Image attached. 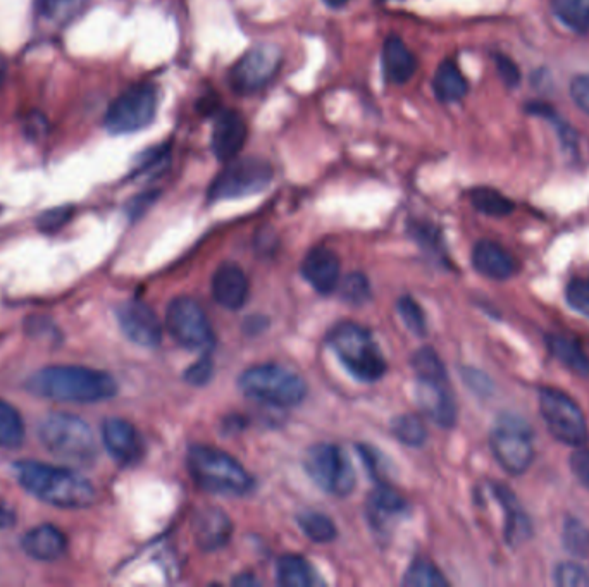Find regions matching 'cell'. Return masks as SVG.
<instances>
[{"mask_svg": "<svg viewBox=\"0 0 589 587\" xmlns=\"http://www.w3.org/2000/svg\"><path fill=\"white\" fill-rule=\"evenodd\" d=\"M212 297L224 309H242L247 303L250 285L242 267L224 262L212 276Z\"/></svg>", "mask_w": 589, "mask_h": 587, "instance_id": "18", "label": "cell"}, {"mask_svg": "<svg viewBox=\"0 0 589 587\" xmlns=\"http://www.w3.org/2000/svg\"><path fill=\"white\" fill-rule=\"evenodd\" d=\"M562 544L574 558L589 557V527L583 520L569 517L562 527Z\"/></svg>", "mask_w": 589, "mask_h": 587, "instance_id": "35", "label": "cell"}, {"mask_svg": "<svg viewBox=\"0 0 589 587\" xmlns=\"http://www.w3.org/2000/svg\"><path fill=\"white\" fill-rule=\"evenodd\" d=\"M238 388L248 398L278 408L297 407L307 396L304 377L278 364L254 365L243 371Z\"/></svg>", "mask_w": 589, "mask_h": 587, "instance_id": "5", "label": "cell"}, {"mask_svg": "<svg viewBox=\"0 0 589 587\" xmlns=\"http://www.w3.org/2000/svg\"><path fill=\"white\" fill-rule=\"evenodd\" d=\"M166 324L174 341L188 350H209L214 343L209 317L193 298H174L169 303Z\"/></svg>", "mask_w": 589, "mask_h": 587, "instance_id": "12", "label": "cell"}, {"mask_svg": "<svg viewBox=\"0 0 589 587\" xmlns=\"http://www.w3.org/2000/svg\"><path fill=\"white\" fill-rule=\"evenodd\" d=\"M328 343L355 379L376 383L385 376L388 364L366 328L354 322H341L329 333Z\"/></svg>", "mask_w": 589, "mask_h": 587, "instance_id": "4", "label": "cell"}, {"mask_svg": "<svg viewBox=\"0 0 589 587\" xmlns=\"http://www.w3.org/2000/svg\"><path fill=\"white\" fill-rule=\"evenodd\" d=\"M116 316L128 340L145 348H155L161 343V322L149 305L137 300L123 303Z\"/></svg>", "mask_w": 589, "mask_h": 587, "instance_id": "15", "label": "cell"}, {"mask_svg": "<svg viewBox=\"0 0 589 587\" xmlns=\"http://www.w3.org/2000/svg\"><path fill=\"white\" fill-rule=\"evenodd\" d=\"M565 302L579 316L589 319V279H571L565 286Z\"/></svg>", "mask_w": 589, "mask_h": 587, "instance_id": "40", "label": "cell"}, {"mask_svg": "<svg viewBox=\"0 0 589 587\" xmlns=\"http://www.w3.org/2000/svg\"><path fill=\"white\" fill-rule=\"evenodd\" d=\"M398 314L402 317V321L405 322V326L412 333L416 334V336H424L426 331H428L424 312L419 307V303L414 298L409 297V295L398 300Z\"/></svg>", "mask_w": 589, "mask_h": 587, "instance_id": "38", "label": "cell"}, {"mask_svg": "<svg viewBox=\"0 0 589 587\" xmlns=\"http://www.w3.org/2000/svg\"><path fill=\"white\" fill-rule=\"evenodd\" d=\"M7 78V62L4 57H0V88L4 87Z\"/></svg>", "mask_w": 589, "mask_h": 587, "instance_id": "50", "label": "cell"}, {"mask_svg": "<svg viewBox=\"0 0 589 587\" xmlns=\"http://www.w3.org/2000/svg\"><path fill=\"white\" fill-rule=\"evenodd\" d=\"M472 266L484 278L507 281L512 278L519 266L505 248L491 240H481L472 250Z\"/></svg>", "mask_w": 589, "mask_h": 587, "instance_id": "21", "label": "cell"}, {"mask_svg": "<svg viewBox=\"0 0 589 587\" xmlns=\"http://www.w3.org/2000/svg\"><path fill=\"white\" fill-rule=\"evenodd\" d=\"M538 403L546 429L558 443L572 448L588 443V422L583 410L565 391L552 386H541L538 390Z\"/></svg>", "mask_w": 589, "mask_h": 587, "instance_id": "7", "label": "cell"}, {"mask_svg": "<svg viewBox=\"0 0 589 587\" xmlns=\"http://www.w3.org/2000/svg\"><path fill=\"white\" fill-rule=\"evenodd\" d=\"M274 171L269 162L259 157H243L228 161L209 188V200H233L266 190L273 181Z\"/></svg>", "mask_w": 589, "mask_h": 587, "instance_id": "9", "label": "cell"}, {"mask_svg": "<svg viewBox=\"0 0 589 587\" xmlns=\"http://www.w3.org/2000/svg\"><path fill=\"white\" fill-rule=\"evenodd\" d=\"M186 465L195 484L207 493L240 496L254 486L252 477L236 458L212 446H192L186 455Z\"/></svg>", "mask_w": 589, "mask_h": 587, "instance_id": "3", "label": "cell"}, {"mask_svg": "<svg viewBox=\"0 0 589 587\" xmlns=\"http://www.w3.org/2000/svg\"><path fill=\"white\" fill-rule=\"evenodd\" d=\"M383 69L386 78L395 85H405L416 75L417 59L402 38L390 35L383 47Z\"/></svg>", "mask_w": 589, "mask_h": 587, "instance_id": "25", "label": "cell"}, {"mask_svg": "<svg viewBox=\"0 0 589 587\" xmlns=\"http://www.w3.org/2000/svg\"><path fill=\"white\" fill-rule=\"evenodd\" d=\"M71 216H73V207L50 209V211L44 212L42 216L38 217V228L52 233V231H57V229L68 223Z\"/></svg>", "mask_w": 589, "mask_h": 587, "instance_id": "42", "label": "cell"}, {"mask_svg": "<svg viewBox=\"0 0 589 587\" xmlns=\"http://www.w3.org/2000/svg\"><path fill=\"white\" fill-rule=\"evenodd\" d=\"M304 467L317 488L329 495L347 496L355 486L350 460L340 446L319 443L305 452Z\"/></svg>", "mask_w": 589, "mask_h": 587, "instance_id": "10", "label": "cell"}, {"mask_svg": "<svg viewBox=\"0 0 589 587\" xmlns=\"http://www.w3.org/2000/svg\"><path fill=\"white\" fill-rule=\"evenodd\" d=\"M231 520L219 508H204L193 519V538L204 551L219 550L230 541Z\"/></svg>", "mask_w": 589, "mask_h": 587, "instance_id": "22", "label": "cell"}, {"mask_svg": "<svg viewBox=\"0 0 589 587\" xmlns=\"http://www.w3.org/2000/svg\"><path fill=\"white\" fill-rule=\"evenodd\" d=\"M553 581L560 587L589 586V570L576 562L558 563Z\"/></svg>", "mask_w": 589, "mask_h": 587, "instance_id": "39", "label": "cell"}, {"mask_svg": "<svg viewBox=\"0 0 589 587\" xmlns=\"http://www.w3.org/2000/svg\"><path fill=\"white\" fill-rule=\"evenodd\" d=\"M302 276L317 293L329 295L336 290L340 279V259L326 247H316L305 255Z\"/></svg>", "mask_w": 589, "mask_h": 587, "instance_id": "19", "label": "cell"}, {"mask_svg": "<svg viewBox=\"0 0 589 587\" xmlns=\"http://www.w3.org/2000/svg\"><path fill=\"white\" fill-rule=\"evenodd\" d=\"M526 111L527 114H533V116H538V118L552 119V121H555V111L548 104H543V102H531V104H527Z\"/></svg>", "mask_w": 589, "mask_h": 587, "instance_id": "47", "label": "cell"}, {"mask_svg": "<svg viewBox=\"0 0 589 587\" xmlns=\"http://www.w3.org/2000/svg\"><path fill=\"white\" fill-rule=\"evenodd\" d=\"M417 405L422 414L440 427H453L457 422V403L448 379H417Z\"/></svg>", "mask_w": 589, "mask_h": 587, "instance_id": "14", "label": "cell"}, {"mask_svg": "<svg viewBox=\"0 0 589 587\" xmlns=\"http://www.w3.org/2000/svg\"><path fill=\"white\" fill-rule=\"evenodd\" d=\"M552 11L562 25L576 33L589 30L588 0H552Z\"/></svg>", "mask_w": 589, "mask_h": 587, "instance_id": "31", "label": "cell"}, {"mask_svg": "<svg viewBox=\"0 0 589 587\" xmlns=\"http://www.w3.org/2000/svg\"><path fill=\"white\" fill-rule=\"evenodd\" d=\"M26 555H30L40 562H54L66 553L68 541L57 527L44 524L26 532L25 538L21 541Z\"/></svg>", "mask_w": 589, "mask_h": 587, "instance_id": "24", "label": "cell"}, {"mask_svg": "<svg viewBox=\"0 0 589 587\" xmlns=\"http://www.w3.org/2000/svg\"><path fill=\"white\" fill-rule=\"evenodd\" d=\"M493 495L500 501L505 512V541L510 548H519L533 538V522L529 519L526 510L521 507L517 496L505 488L503 484H493Z\"/></svg>", "mask_w": 589, "mask_h": 587, "instance_id": "20", "label": "cell"}, {"mask_svg": "<svg viewBox=\"0 0 589 587\" xmlns=\"http://www.w3.org/2000/svg\"><path fill=\"white\" fill-rule=\"evenodd\" d=\"M469 198H471L472 207L484 216L505 217L515 211V204L509 197L488 186L474 188L469 193Z\"/></svg>", "mask_w": 589, "mask_h": 587, "instance_id": "30", "label": "cell"}, {"mask_svg": "<svg viewBox=\"0 0 589 587\" xmlns=\"http://www.w3.org/2000/svg\"><path fill=\"white\" fill-rule=\"evenodd\" d=\"M14 470L28 493L54 507L85 508L95 501L92 482L75 470L40 462H19Z\"/></svg>", "mask_w": 589, "mask_h": 587, "instance_id": "2", "label": "cell"}, {"mask_svg": "<svg viewBox=\"0 0 589 587\" xmlns=\"http://www.w3.org/2000/svg\"><path fill=\"white\" fill-rule=\"evenodd\" d=\"M107 452L121 465H135L143 455V443L133 424L123 419H107L102 427Z\"/></svg>", "mask_w": 589, "mask_h": 587, "instance_id": "16", "label": "cell"}, {"mask_svg": "<svg viewBox=\"0 0 589 587\" xmlns=\"http://www.w3.org/2000/svg\"><path fill=\"white\" fill-rule=\"evenodd\" d=\"M571 97L581 111L589 114V75H577L571 81Z\"/></svg>", "mask_w": 589, "mask_h": 587, "instance_id": "46", "label": "cell"}, {"mask_svg": "<svg viewBox=\"0 0 589 587\" xmlns=\"http://www.w3.org/2000/svg\"><path fill=\"white\" fill-rule=\"evenodd\" d=\"M25 439V426L18 410L0 400V448H16Z\"/></svg>", "mask_w": 589, "mask_h": 587, "instance_id": "33", "label": "cell"}, {"mask_svg": "<svg viewBox=\"0 0 589 587\" xmlns=\"http://www.w3.org/2000/svg\"><path fill=\"white\" fill-rule=\"evenodd\" d=\"M28 390L62 403H95L118 393V383L107 372L80 365H52L28 379Z\"/></svg>", "mask_w": 589, "mask_h": 587, "instance_id": "1", "label": "cell"}, {"mask_svg": "<svg viewBox=\"0 0 589 587\" xmlns=\"http://www.w3.org/2000/svg\"><path fill=\"white\" fill-rule=\"evenodd\" d=\"M298 526L304 531L305 536L314 543H331L336 538V526L333 520L324 513L305 510L297 517Z\"/></svg>", "mask_w": 589, "mask_h": 587, "instance_id": "32", "label": "cell"}, {"mask_svg": "<svg viewBox=\"0 0 589 587\" xmlns=\"http://www.w3.org/2000/svg\"><path fill=\"white\" fill-rule=\"evenodd\" d=\"M433 90L436 99L445 102V104H453V102L464 99L469 85L457 66V62L452 59H445L441 62L440 68L436 69V75L433 78Z\"/></svg>", "mask_w": 589, "mask_h": 587, "instance_id": "27", "label": "cell"}, {"mask_svg": "<svg viewBox=\"0 0 589 587\" xmlns=\"http://www.w3.org/2000/svg\"><path fill=\"white\" fill-rule=\"evenodd\" d=\"M329 7H341L347 4L348 0H324Z\"/></svg>", "mask_w": 589, "mask_h": 587, "instance_id": "51", "label": "cell"}, {"mask_svg": "<svg viewBox=\"0 0 589 587\" xmlns=\"http://www.w3.org/2000/svg\"><path fill=\"white\" fill-rule=\"evenodd\" d=\"M341 297L350 303H364L371 297V286L364 274L354 272L343 281L341 285Z\"/></svg>", "mask_w": 589, "mask_h": 587, "instance_id": "41", "label": "cell"}, {"mask_svg": "<svg viewBox=\"0 0 589 587\" xmlns=\"http://www.w3.org/2000/svg\"><path fill=\"white\" fill-rule=\"evenodd\" d=\"M14 522H16V513L13 508L9 507L6 501L0 500V531L14 526Z\"/></svg>", "mask_w": 589, "mask_h": 587, "instance_id": "48", "label": "cell"}, {"mask_svg": "<svg viewBox=\"0 0 589 587\" xmlns=\"http://www.w3.org/2000/svg\"><path fill=\"white\" fill-rule=\"evenodd\" d=\"M38 434L49 452L57 457L73 462H90L97 455L92 429L76 415L52 414L45 417Z\"/></svg>", "mask_w": 589, "mask_h": 587, "instance_id": "8", "label": "cell"}, {"mask_svg": "<svg viewBox=\"0 0 589 587\" xmlns=\"http://www.w3.org/2000/svg\"><path fill=\"white\" fill-rule=\"evenodd\" d=\"M493 61H495L498 75L502 78L503 83L510 88L517 87L519 81H521V71H519V66H517L509 56H505V54H495V56H493Z\"/></svg>", "mask_w": 589, "mask_h": 587, "instance_id": "43", "label": "cell"}, {"mask_svg": "<svg viewBox=\"0 0 589 587\" xmlns=\"http://www.w3.org/2000/svg\"><path fill=\"white\" fill-rule=\"evenodd\" d=\"M247 133V123L238 112H219L212 128V152L219 161H233L247 142Z\"/></svg>", "mask_w": 589, "mask_h": 587, "instance_id": "17", "label": "cell"}, {"mask_svg": "<svg viewBox=\"0 0 589 587\" xmlns=\"http://www.w3.org/2000/svg\"><path fill=\"white\" fill-rule=\"evenodd\" d=\"M391 433L395 434V438L403 443V445L422 446L428 439V429L421 421V417L412 414H403L395 417L391 421Z\"/></svg>", "mask_w": 589, "mask_h": 587, "instance_id": "34", "label": "cell"}, {"mask_svg": "<svg viewBox=\"0 0 589 587\" xmlns=\"http://www.w3.org/2000/svg\"><path fill=\"white\" fill-rule=\"evenodd\" d=\"M276 577L279 584L285 587H309L319 584L310 563L300 555H285L279 558Z\"/></svg>", "mask_w": 589, "mask_h": 587, "instance_id": "28", "label": "cell"}, {"mask_svg": "<svg viewBox=\"0 0 589 587\" xmlns=\"http://www.w3.org/2000/svg\"><path fill=\"white\" fill-rule=\"evenodd\" d=\"M157 114V90L149 83H140L124 90L112 102L106 114L107 131L112 135H128L147 128Z\"/></svg>", "mask_w": 589, "mask_h": 587, "instance_id": "11", "label": "cell"}, {"mask_svg": "<svg viewBox=\"0 0 589 587\" xmlns=\"http://www.w3.org/2000/svg\"><path fill=\"white\" fill-rule=\"evenodd\" d=\"M281 66V52L274 45H257L236 62L230 73L231 87L236 92L254 93L267 87Z\"/></svg>", "mask_w": 589, "mask_h": 587, "instance_id": "13", "label": "cell"}, {"mask_svg": "<svg viewBox=\"0 0 589 587\" xmlns=\"http://www.w3.org/2000/svg\"><path fill=\"white\" fill-rule=\"evenodd\" d=\"M407 512V501L395 489L379 484L367 501V517L376 531H390Z\"/></svg>", "mask_w": 589, "mask_h": 587, "instance_id": "23", "label": "cell"}, {"mask_svg": "<svg viewBox=\"0 0 589 587\" xmlns=\"http://www.w3.org/2000/svg\"><path fill=\"white\" fill-rule=\"evenodd\" d=\"M546 347L553 359H557L565 369L574 372L576 376L589 377V357L577 338L567 334H548Z\"/></svg>", "mask_w": 589, "mask_h": 587, "instance_id": "26", "label": "cell"}, {"mask_svg": "<svg viewBox=\"0 0 589 587\" xmlns=\"http://www.w3.org/2000/svg\"><path fill=\"white\" fill-rule=\"evenodd\" d=\"M233 584L240 587L259 586V581L255 579L254 575L242 574L240 577H236L235 581H233Z\"/></svg>", "mask_w": 589, "mask_h": 587, "instance_id": "49", "label": "cell"}, {"mask_svg": "<svg viewBox=\"0 0 589 587\" xmlns=\"http://www.w3.org/2000/svg\"><path fill=\"white\" fill-rule=\"evenodd\" d=\"M571 470L577 481L589 489V448H576L571 455Z\"/></svg>", "mask_w": 589, "mask_h": 587, "instance_id": "45", "label": "cell"}, {"mask_svg": "<svg viewBox=\"0 0 589 587\" xmlns=\"http://www.w3.org/2000/svg\"><path fill=\"white\" fill-rule=\"evenodd\" d=\"M491 453L507 474L522 476L533 465V429L515 414L498 415L490 434Z\"/></svg>", "mask_w": 589, "mask_h": 587, "instance_id": "6", "label": "cell"}, {"mask_svg": "<svg viewBox=\"0 0 589 587\" xmlns=\"http://www.w3.org/2000/svg\"><path fill=\"white\" fill-rule=\"evenodd\" d=\"M412 367L417 379H448L447 369L441 362L440 355L433 348H419L414 353Z\"/></svg>", "mask_w": 589, "mask_h": 587, "instance_id": "37", "label": "cell"}, {"mask_svg": "<svg viewBox=\"0 0 589 587\" xmlns=\"http://www.w3.org/2000/svg\"><path fill=\"white\" fill-rule=\"evenodd\" d=\"M212 374H214V365H212L209 357H202L199 362L185 372L186 383L193 384V386H204L209 383Z\"/></svg>", "mask_w": 589, "mask_h": 587, "instance_id": "44", "label": "cell"}, {"mask_svg": "<svg viewBox=\"0 0 589 587\" xmlns=\"http://www.w3.org/2000/svg\"><path fill=\"white\" fill-rule=\"evenodd\" d=\"M403 586L407 587H445L448 581L440 569L428 560H416L410 565L403 577Z\"/></svg>", "mask_w": 589, "mask_h": 587, "instance_id": "36", "label": "cell"}, {"mask_svg": "<svg viewBox=\"0 0 589 587\" xmlns=\"http://www.w3.org/2000/svg\"><path fill=\"white\" fill-rule=\"evenodd\" d=\"M87 4L88 0H35L38 16L54 26L69 25Z\"/></svg>", "mask_w": 589, "mask_h": 587, "instance_id": "29", "label": "cell"}]
</instances>
